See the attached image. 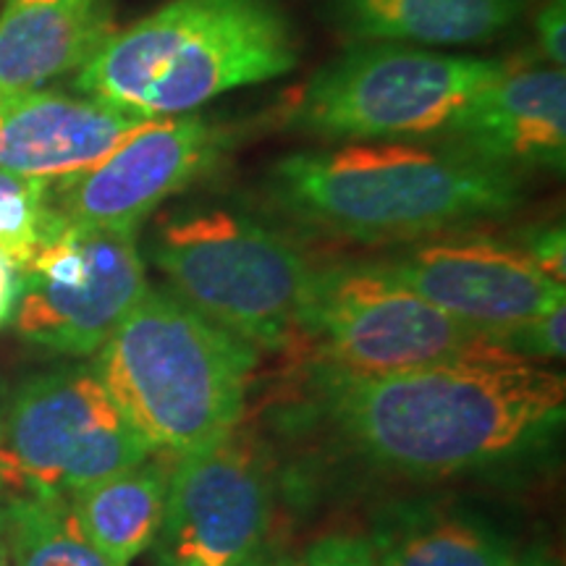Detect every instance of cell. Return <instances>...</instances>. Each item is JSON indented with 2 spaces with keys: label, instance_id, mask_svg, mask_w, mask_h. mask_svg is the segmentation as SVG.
Instances as JSON below:
<instances>
[{
  "label": "cell",
  "instance_id": "4fadbf2b",
  "mask_svg": "<svg viewBox=\"0 0 566 566\" xmlns=\"http://www.w3.org/2000/svg\"><path fill=\"white\" fill-rule=\"evenodd\" d=\"M451 147L520 174L564 168L566 76L556 66H506L443 129Z\"/></svg>",
  "mask_w": 566,
  "mask_h": 566
},
{
  "label": "cell",
  "instance_id": "ffe728a7",
  "mask_svg": "<svg viewBox=\"0 0 566 566\" xmlns=\"http://www.w3.org/2000/svg\"><path fill=\"white\" fill-rule=\"evenodd\" d=\"M55 221L59 210L51 202V181L0 168V254L17 271L24 268Z\"/></svg>",
  "mask_w": 566,
  "mask_h": 566
},
{
  "label": "cell",
  "instance_id": "9a60e30c",
  "mask_svg": "<svg viewBox=\"0 0 566 566\" xmlns=\"http://www.w3.org/2000/svg\"><path fill=\"white\" fill-rule=\"evenodd\" d=\"M111 32V0H3L0 95L74 74Z\"/></svg>",
  "mask_w": 566,
  "mask_h": 566
},
{
  "label": "cell",
  "instance_id": "52a82bcc",
  "mask_svg": "<svg viewBox=\"0 0 566 566\" xmlns=\"http://www.w3.org/2000/svg\"><path fill=\"white\" fill-rule=\"evenodd\" d=\"M302 334L321 342L325 370L373 378L446 363L522 359L491 336L459 323L378 263L315 271Z\"/></svg>",
  "mask_w": 566,
  "mask_h": 566
},
{
  "label": "cell",
  "instance_id": "5bb4252c",
  "mask_svg": "<svg viewBox=\"0 0 566 566\" xmlns=\"http://www.w3.org/2000/svg\"><path fill=\"white\" fill-rule=\"evenodd\" d=\"M150 122L90 95L24 92L0 126V168L51 184L71 179L101 166Z\"/></svg>",
  "mask_w": 566,
  "mask_h": 566
},
{
  "label": "cell",
  "instance_id": "d6986e66",
  "mask_svg": "<svg viewBox=\"0 0 566 566\" xmlns=\"http://www.w3.org/2000/svg\"><path fill=\"white\" fill-rule=\"evenodd\" d=\"M0 520L13 566H111L82 533L69 499L11 493Z\"/></svg>",
  "mask_w": 566,
  "mask_h": 566
},
{
  "label": "cell",
  "instance_id": "8992f818",
  "mask_svg": "<svg viewBox=\"0 0 566 566\" xmlns=\"http://www.w3.org/2000/svg\"><path fill=\"white\" fill-rule=\"evenodd\" d=\"M504 69L499 61L401 42H357L310 76L294 97L289 126L323 139L430 137Z\"/></svg>",
  "mask_w": 566,
  "mask_h": 566
},
{
  "label": "cell",
  "instance_id": "83f0119b",
  "mask_svg": "<svg viewBox=\"0 0 566 566\" xmlns=\"http://www.w3.org/2000/svg\"><path fill=\"white\" fill-rule=\"evenodd\" d=\"M13 97H17V95H13ZM13 97L0 95V126H3V118H6V113H9V105H11Z\"/></svg>",
  "mask_w": 566,
  "mask_h": 566
},
{
  "label": "cell",
  "instance_id": "7a4b0ae2",
  "mask_svg": "<svg viewBox=\"0 0 566 566\" xmlns=\"http://www.w3.org/2000/svg\"><path fill=\"white\" fill-rule=\"evenodd\" d=\"M268 192L315 229L396 244L506 216L522 202V181L451 145L380 139L286 155L273 163Z\"/></svg>",
  "mask_w": 566,
  "mask_h": 566
},
{
  "label": "cell",
  "instance_id": "8fae6325",
  "mask_svg": "<svg viewBox=\"0 0 566 566\" xmlns=\"http://www.w3.org/2000/svg\"><path fill=\"white\" fill-rule=\"evenodd\" d=\"M409 244L380 260V271L488 336L566 302L564 283L551 279L522 244L454 231Z\"/></svg>",
  "mask_w": 566,
  "mask_h": 566
},
{
  "label": "cell",
  "instance_id": "d4e9b609",
  "mask_svg": "<svg viewBox=\"0 0 566 566\" xmlns=\"http://www.w3.org/2000/svg\"><path fill=\"white\" fill-rule=\"evenodd\" d=\"M19 289L21 279L17 265L0 254V328L13 317V310H17L19 302Z\"/></svg>",
  "mask_w": 566,
  "mask_h": 566
},
{
  "label": "cell",
  "instance_id": "cb8c5ba5",
  "mask_svg": "<svg viewBox=\"0 0 566 566\" xmlns=\"http://www.w3.org/2000/svg\"><path fill=\"white\" fill-rule=\"evenodd\" d=\"M522 250H525L551 279L564 283V229H537L530 233L527 242L522 244Z\"/></svg>",
  "mask_w": 566,
  "mask_h": 566
},
{
  "label": "cell",
  "instance_id": "7402d4cb",
  "mask_svg": "<svg viewBox=\"0 0 566 566\" xmlns=\"http://www.w3.org/2000/svg\"><path fill=\"white\" fill-rule=\"evenodd\" d=\"M296 566H378L367 537L328 535L304 551Z\"/></svg>",
  "mask_w": 566,
  "mask_h": 566
},
{
  "label": "cell",
  "instance_id": "ba28073f",
  "mask_svg": "<svg viewBox=\"0 0 566 566\" xmlns=\"http://www.w3.org/2000/svg\"><path fill=\"white\" fill-rule=\"evenodd\" d=\"M153 454L95 367H69L13 394L0 430V485L9 495L69 499Z\"/></svg>",
  "mask_w": 566,
  "mask_h": 566
},
{
  "label": "cell",
  "instance_id": "7c38bea8",
  "mask_svg": "<svg viewBox=\"0 0 566 566\" xmlns=\"http://www.w3.org/2000/svg\"><path fill=\"white\" fill-rule=\"evenodd\" d=\"M271 480L252 443L226 438L171 470L160 522L163 566H239L263 541Z\"/></svg>",
  "mask_w": 566,
  "mask_h": 566
},
{
  "label": "cell",
  "instance_id": "6da1fadb",
  "mask_svg": "<svg viewBox=\"0 0 566 566\" xmlns=\"http://www.w3.org/2000/svg\"><path fill=\"white\" fill-rule=\"evenodd\" d=\"M325 378L346 441L405 475H451L512 457L551 433L566 407L562 375L527 359Z\"/></svg>",
  "mask_w": 566,
  "mask_h": 566
},
{
  "label": "cell",
  "instance_id": "2e32d148",
  "mask_svg": "<svg viewBox=\"0 0 566 566\" xmlns=\"http://www.w3.org/2000/svg\"><path fill=\"white\" fill-rule=\"evenodd\" d=\"M325 9L359 42L478 45L506 32L525 0H325Z\"/></svg>",
  "mask_w": 566,
  "mask_h": 566
},
{
  "label": "cell",
  "instance_id": "f1b7e54d",
  "mask_svg": "<svg viewBox=\"0 0 566 566\" xmlns=\"http://www.w3.org/2000/svg\"><path fill=\"white\" fill-rule=\"evenodd\" d=\"M0 430H3V409H0ZM0 493H3V485H0Z\"/></svg>",
  "mask_w": 566,
  "mask_h": 566
},
{
  "label": "cell",
  "instance_id": "603a6c76",
  "mask_svg": "<svg viewBox=\"0 0 566 566\" xmlns=\"http://www.w3.org/2000/svg\"><path fill=\"white\" fill-rule=\"evenodd\" d=\"M537 42L541 53L551 61V66L564 69L566 63V0H548L535 17Z\"/></svg>",
  "mask_w": 566,
  "mask_h": 566
},
{
  "label": "cell",
  "instance_id": "f546056e",
  "mask_svg": "<svg viewBox=\"0 0 566 566\" xmlns=\"http://www.w3.org/2000/svg\"><path fill=\"white\" fill-rule=\"evenodd\" d=\"M533 566H535V564H533Z\"/></svg>",
  "mask_w": 566,
  "mask_h": 566
},
{
  "label": "cell",
  "instance_id": "4316f807",
  "mask_svg": "<svg viewBox=\"0 0 566 566\" xmlns=\"http://www.w3.org/2000/svg\"><path fill=\"white\" fill-rule=\"evenodd\" d=\"M9 546H6V535H3V520H0V566H9Z\"/></svg>",
  "mask_w": 566,
  "mask_h": 566
},
{
  "label": "cell",
  "instance_id": "30bf717a",
  "mask_svg": "<svg viewBox=\"0 0 566 566\" xmlns=\"http://www.w3.org/2000/svg\"><path fill=\"white\" fill-rule=\"evenodd\" d=\"M233 142L231 126L197 113L153 118L101 166L51 184V202L71 223L137 233L163 202L221 166Z\"/></svg>",
  "mask_w": 566,
  "mask_h": 566
},
{
  "label": "cell",
  "instance_id": "277c9868",
  "mask_svg": "<svg viewBox=\"0 0 566 566\" xmlns=\"http://www.w3.org/2000/svg\"><path fill=\"white\" fill-rule=\"evenodd\" d=\"M254 354L174 292L147 289L95 373L155 454L184 459L237 433Z\"/></svg>",
  "mask_w": 566,
  "mask_h": 566
},
{
  "label": "cell",
  "instance_id": "e0dca14e",
  "mask_svg": "<svg viewBox=\"0 0 566 566\" xmlns=\"http://www.w3.org/2000/svg\"><path fill=\"white\" fill-rule=\"evenodd\" d=\"M171 470L145 462L116 472L69 495L82 533L111 566H129L158 537Z\"/></svg>",
  "mask_w": 566,
  "mask_h": 566
},
{
  "label": "cell",
  "instance_id": "9c48e42d",
  "mask_svg": "<svg viewBox=\"0 0 566 566\" xmlns=\"http://www.w3.org/2000/svg\"><path fill=\"white\" fill-rule=\"evenodd\" d=\"M19 279V336L80 357L101 352L150 289L137 233L71 223L61 212Z\"/></svg>",
  "mask_w": 566,
  "mask_h": 566
},
{
  "label": "cell",
  "instance_id": "484cf974",
  "mask_svg": "<svg viewBox=\"0 0 566 566\" xmlns=\"http://www.w3.org/2000/svg\"><path fill=\"white\" fill-rule=\"evenodd\" d=\"M239 566H292L289 562H273V558H258V556H250L244 564Z\"/></svg>",
  "mask_w": 566,
  "mask_h": 566
},
{
  "label": "cell",
  "instance_id": "5b68a950",
  "mask_svg": "<svg viewBox=\"0 0 566 566\" xmlns=\"http://www.w3.org/2000/svg\"><path fill=\"white\" fill-rule=\"evenodd\" d=\"M153 263L184 304L254 352L283 349L302 331L315 271L252 216L184 210L155 233Z\"/></svg>",
  "mask_w": 566,
  "mask_h": 566
},
{
  "label": "cell",
  "instance_id": "ac0fdd59",
  "mask_svg": "<svg viewBox=\"0 0 566 566\" xmlns=\"http://www.w3.org/2000/svg\"><path fill=\"white\" fill-rule=\"evenodd\" d=\"M370 546L378 566H516L512 548L493 530L438 506L388 514Z\"/></svg>",
  "mask_w": 566,
  "mask_h": 566
},
{
  "label": "cell",
  "instance_id": "3957f363",
  "mask_svg": "<svg viewBox=\"0 0 566 566\" xmlns=\"http://www.w3.org/2000/svg\"><path fill=\"white\" fill-rule=\"evenodd\" d=\"M296 63L300 38L279 0H168L111 32L74 71V87L137 116L171 118Z\"/></svg>",
  "mask_w": 566,
  "mask_h": 566
},
{
  "label": "cell",
  "instance_id": "44dd1931",
  "mask_svg": "<svg viewBox=\"0 0 566 566\" xmlns=\"http://www.w3.org/2000/svg\"><path fill=\"white\" fill-rule=\"evenodd\" d=\"M491 338L501 349L527 359V363H533V357L562 359L566 352V307L558 304V307L533 317V321L491 334Z\"/></svg>",
  "mask_w": 566,
  "mask_h": 566
}]
</instances>
